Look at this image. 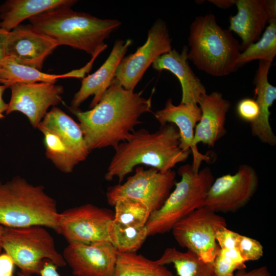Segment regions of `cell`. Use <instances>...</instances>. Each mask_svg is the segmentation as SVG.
Wrapping results in <instances>:
<instances>
[{
	"mask_svg": "<svg viewBox=\"0 0 276 276\" xmlns=\"http://www.w3.org/2000/svg\"><path fill=\"white\" fill-rule=\"evenodd\" d=\"M142 95V91L126 89L113 79L93 108L85 111L69 108L79 121L90 152L108 147L114 149L130 138L134 127L142 123L140 117L152 112V95L147 99Z\"/></svg>",
	"mask_w": 276,
	"mask_h": 276,
	"instance_id": "obj_1",
	"label": "cell"
},
{
	"mask_svg": "<svg viewBox=\"0 0 276 276\" xmlns=\"http://www.w3.org/2000/svg\"><path fill=\"white\" fill-rule=\"evenodd\" d=\"M180 135L175 125L168 123L151 133L145 129L134 131L130 138L114 149L115 153L104 177L111 181L117 177L121 183L125 176L140 165L162 172L172 170L178 163L186 162L190 151L179 147Z\"/></svg>",
	"mask_w": 276,
	"mask_h": 276,
	"instance_id": "obj_2",
	"label": "cell"
},
{
	"mask_svg": "<svg viewBox=\"0 0 276 276\" xmlns=\"http://www.w3.org/2000/svg\"><path fill=\"white\" fill-rule=\"evenodd\" d=\"M28 20L36 30L58 45H68L92 57L107 48L105 40L122 24L117 19H101L70 7L50 10Z\"/></svg>",
	"mask_w": 276,
	"mask_h": 276,
	"instance_id": "obj_3",
	"label": "cell"
},
{
	"mask_svg": "<svg viewBox=\"0 0 276 276\" xmlns=\"http://www.w3.org/2000/svg\"><path fill=\"white\" fill-rule=\"evenodd\" d=\"M188 43V60L210 75L225 76L240 67V43L229 30L217 24L213 14L195 18L190 27Z\"/></svg>",
	"mask_w": 276,
	"mask_h": 276,
	"instance_id": "obj_4",
	"label": "cell"
},
{
	"mask_svg": "<svg viewBox=\"0 0 276 276\" xmlns=\"http://www.w3.org/2000/svg\"><path fill=\"white\" fill-rule=\"evenodd\" d=\"M59 213L55 199L42 185L17 175L0 180V225L9 227L39 225L56 230Z\"/></svg>",
	"mask_w": 276,
	"mask_h": 276,
	"instance_id": "obj_5",
	"label": "cell"
},
{
	"mask_svg": "<svg viewBox=\"0 0 276 276\" xmlns=\"http://www.w3.org/2000/svg\"><path fill=\"white\" fill-rule=\"evenodd\" d=\"M180 180L176 182L163 205L152 212L146 224L148 235L153 236L171 231L175 224L195 210L204 206L208 192L215 178L211 169L195 172L191 165L178 169Z\"/></svg>",
	"mask_w": 276,
	"mask_h": 276,
	"instance_id": "obj_6",
	"label": "cell"
},
{
	"mask_svg": "<svg viewBox=\"0 0 276 276\" xmlns=\"http://www.w3.org/2000/svg\"><path fill=\"white\" fill-rule=\"evenodd\" d=\"M1 246L24 274L39 275L47 259L57 267L66 265L56 249L53 237L44 226H3Z\"/></svg>",
	"mask_w": 276,
	"mask_h": 276,
	"instance_id": "obj_7",
	"label": "cell"
},
{
	"mask_svg": "<svg viewBox=\"0 0 276 276\" xmlns=\"http://www.w3.org/2000/svg\"><path fill=\"white\" fill-rule=\"evenodd\" d=\"M226 226L223 217L203 206L179 221L171 231L180 246L193 252L204 263L213 264L220 248L216 233Z\"/></svg>",
	"mask_w": 276,
	"mask_h": 276,
	"instance_id": "obj_8",
	"label": "cell"
},
{
	"mask_svg": "<svg viewBox=\"0 0 276 276\" xmlns=\"http://www.w3.org/2000/svg\"><path fill=\"white\" fill-rule=\"evenodd\" d=\"M176 176L172 170L162 172L154 168L145 170L137 166L134 174L125 182L108 188L107 202L114 206L120 200L132 199L145 204L152 213L158 210L168 198L176 182Z\"/></svg>",
	"mask_w": 276,
	"mask_h": 276,
	"instance_id": "obj_9",
	"label": "cell"
},
{
	"mask_svg": "<svg viewBox=\"0 0 276 276\" xmlns=\"http://www.w3.org/2000/svg\"><path fill=\"white\" fill-rule=\"evenodd\" d=\"M114 212L91 203L59 213L55 231L68 243L93 244L109 241L108 229Z\"/></svg>",
	"mask_w": 276,
	"mask_h": 276,
	"instance_id": "obj_10",
	"label": "cell"
},
{
	"mask_svg": "<svg viewBox=\"0 0 276 276\" xmlns=\"http://www.w3.org/2000/svg\"><path fill=\"white\" fill-rule=\"evenodd\" d=\"M171 43L166 22L157 19L148 30L145 43L134 53L124 56L121 60L113 80L124 88L134 90L155 60L172 50Z\"/></svg>",
	"mask_w": 276,
	"mask_h": 276,
	"instance_id": "obj_11",
	"label": "cell"
},
{
	"mask_svg": "<svg viewBox=\"0 0 276 276\" xmlns=\"http://www.w3.org/2000/svg\"><path fill=\"white\" fill-rule=\"evenodd\" d=\"M259 178L251 166L240 165L234 174L214 179L208 192L204 206L216 212H233L245 205L254 195Z\"/></svg>",
	"mask_w": 276,
	"mask_h": 276,
	"instance_id": "obj_12",
	"label": "cell"
},
{
	"mask_svg": "<svg viewBox=\"0 0 276 276\" xmlns=\"http://www.w3.org/2000/svg\"><path fill=\"white\" fill-rule=\"evenodd\" d=\"M11 95L6 112L24 114L34 128H37L48 109L62 101L64 88L55 83L37 82L16 83L11 85Z\"/></svg>",
	"mask_w": 276,
	"mask_h": 276,
	"instance_id": "obj_13",
	"label": "cell"
},
{
	"mask_svg": "<svg viewBox=\"0 0 276 276\" xmlns=\"http://www.w3.org/2000/svg\"><path fill=\"white\" fill-rule=\"evenodd\" d=\"M62 256L74 276H113L118 251L109 241L71 242Z\"/></svg>",
	"mask_w": 276,
	"mask_h": 276,
	"instance_id": "obj_14",
	"label": "cell"
},
{
	"mask_svg": "<svg viewBox=\"0 0 276 276\" xmlns=\"http://www.w3.org/2000/svg\"><path fill=\"white\" fill-rule=\"evenodd\" d=\"M58 46L55 40L30 24H20L8 32L6 55L20 64L41 71L47 58Z\"/></svg>",
	"mask_w": 276,
	"mask_h": 276,
	"instance_id": "obj_15",
	"label": "cell"
},
{
	"mask_svg": "<svg viewBox=\"0 0 276 276\" xmlns=\"http://www.w3.org/2000/svg\"><path fill=\"white\" fill-rule=\"evenodd\" d=\"M201 110L198 105L180 103H173L172 99L167 100L164 108L156 111L154 116L160 126L172 123L177 128L180 135V148L183 151H190L193 155L192 167L198 172L203 162H212L210 153L200 152L194 144L195 129L201 118Z\"/></svg>",
	"mask_w": 276,
	"mask_h": 276,
	"instance_id": "obj_16",
	"label": "cell"
},
{
	"mask_svg": "<svg viewBox=\"0 0 276 276\" xmlns=\"http://www.w3.org/2000/svg\"><path fill=\"white\" fill-rule=\"evenodd\" d=\"M132 40L118 39L103 64L94 73L83 78L79 90L71 101L70 109H77L88 97L94 96L89 108L96 106L114 78L121 60L124 57Z\"/></svg>",
	"mask_w": 276,
	"mask_h": 276,
	"instance_id": "obj_17",
	"label": "cell"
},
{
	"mask_svg": "<svg viewBox=\"0 0 276 276\" xmlns=\"http://www.w3.org/2000/svg\"><path fill=\"white\" fill-rule=\"evenodd\" d=\"M198 105L201 113L195 129L194 144L213 147L226 133V118L231 104L221 93L213 91L201 96Z\"/></svg>",
	"mask_w": 276,
	"mask_h": 276,
	"instance_id": "obj_18",
	"label": "cell"
},
{
	"mask_svg": "<svg viewBox=\"0 0 276 276\" xmlns=\"http://www.w3.org/2000/svg\"><path fill=\"white\" fill-rule=\"evenodd\" d=\"M237 13L229 17V30L242 40L241 52L258 41L270 17L268 0H236Z\"/></svg>",
	"mask_w": 276,
	"mask_h": 276,
	"instance_id": "obj_19",
	"label": "cell"
},
{
	"mask_svg": "<svg viewBox=\"0 0 276 276\" xmlns=\"http://www.w3.org/2000/svg\"><path fill=\"white\" fill-rule=\"evenodd\" d=\"M188 51V47L186 45L180 53L175 49H172L156 59L152 66L157 71L168 70L178 78L182 90L180 103L198 105L199 99L206 94V91L189 65Z\"/></svg>",
	"mask_w": 276,
	"mask_h": 276,
	"instance_id": "obj_20",
	"label": "cell"
},
{
	"mask_svg": "<svg viewBox=\"0 0 276 276\" xmlns=\"http://www.w3.org/2000/svg\"><path fill=\"white\" fill-rule=\"evenodd\" d=\"M272 63L259 61L254 79L256 101L259 108L257 120L250 124L252 134L264 144L274 146L276 136L270 124V108L276 99V87L268 81V75Z\"/></svg>",
	"mask_w": 276,
	"mask_h": 276,
	"instance_id": "obj_21",
	"label": "cell"
},
{
	"mask_svg": "<svg viewBox=\"0 0 276 276\" xmlns=\"http://www.w3.org/2000/svg\"><path fill=\"white\" fill-rule=\"evenodd\" d=\"M97 55L93 56L92 59L84 67L62 74L45 73L37 69L20 64L11 57L7 56L0 68V84L9 88L11 85L16 83H56L60 78L68 77L83 78L91 70Z\"/></svg>",
	"mask_w": 276,
	"mask_h": 276,
	"instance_id": "obj_22",
	"label": "cell"
},
{
	"mask_svg": "<svg viewBox=\"0 0 276 276\" xmlns=\"http://www.w3.org/2000/svg\"><path fill=\"white\" fill-rule=\"evenodd\" d=\"M76 0H7L0 5V29L10 32L24 20L61 7H71Z\"/></svg>",
	"mask_w": 276,
	"mask_h": 276,
	"instance_id": "obj_23",
	"label": "cell"
},
{
	"mask_svg": "<svg viewBox=\"0 0 276 276\" xmlns=\"http://www.w3.org/2000/svg\"><path fill=\"white\" fill-rule=\"evenodd\" d=\"M40 124L56 133L81 162L87 157L90 151L79 124L60 108L53 107Z\"/></svg>",
	"mask_w": 276,
	"mask_h": 276,
	"instance_id": "obj_24",
	"label": "cell"
},
{
	"mask_svg": "<svg viewBox=\"0 0 276 276\" xmlns=\"http://www.w3.org/2000/svg\"><path fill=\"white\" fill-rule=\"evenodd\" d=\"M270 11L268 25L261 38L241 52L239 67L254 60L272 63L276 55V1L268 0Z\"/></svg>",
	"mask_w": 276,
	"mask_h": 276,
	"instance_id": "obj_25",
	"label": "cell"
},
{
	"mask_svg": "<svg viewBox=\"0 0 276 276\" xmlns=\"http://www.w3.org/2000/svg\"><path fill=\"white\" fill-rule=\"evenodd\" d=\"M156 261L163 265L172 264L178 276H217L213 264L204 263L188 250L182 252L174 247L167 248Z\"/></svg>",
	"mask_w": 276,
	"mask_h": 276,
	"instance_id": "obj_26",
	"label": "cell"
},
{
	"mask_svg": "<svg viewBox=\"0 0 276 276\" xmlns=\"http://www.w3.org/2000/svg\"><path fill=\"white\" fill-rule=\"evenodd\" d=\"M113 276H174L165 266L135 252H118Z\"/></svg>",
	"mask_w": 276,
	"mask_h": 276,
	"instance_id": "obj_27",
	"label": "cell"
},
{
	"mask_svg": "<svg viewBox=\"0 0 276 276\" xmlns=\"http://www.w3.org/2000/svg\"><path fill=\"white\" fill-rule=\"evenodd\" d=\"M43 136L45 156L60 171L72 172L80 160L54 132L39 124L37 128Z\"/></svg>",
	"mask_w": 276,
	"mask_h": 276,
	"instance_id": "obj_28",
	"label": "cell"
},
{
	"mask_svg": "<svg viewBox=\"0 0 276 276\" xmlns=\"http://www.w3.org/2000/svg\"><path fill=\"white\" fill-rule=\"evenodd\" d=\"M109 241L119 252H135L148 237L146 225L125 226L113 220L108 229Z\"/></svg>",
	"mask_w": 276,
	"mask_h": 276,
	"instance_id": "obj_29",
	"label": "cell"
},
{
	"mask_svg": "<svg viewBox=\"0 0 276 276\" xmlns=\"http://www.w3.org/2000/svg\"><path fill=\"white\" fill-rule=\"evenodd\" d=\"M114 206L113 221L125 226H145L151 213V211L145 204L132 199L120 200Z\"/></svg>",
	"mask_w": 276,
	"mask_h": 276,
	"instance_id": "obj_30",
	"label": "cell"
},
{
	"mask_svg": "<svg viewBox=\"0 0 276 276\" xmlns=\"http://www.w3.org/2000/svg\"><path fill=\"white\" fill-rule=\"evenodd\" d=\"M246 262L241 257L238 248H219L213 263L217 276H234L236 271L246 269Z\"/></svg>",
	"mask_w": 276,
	"mask_h": 276,
	"instance_id": "obj_31",
	"label": "cell"
},
{
	"mask_svg": "<svg viewBox=\"0 0 276 276\" xmlns=\"http://www.w3.org/2000/svg\"><path fill=\"white\" fill-rule=\"evenodd\" d=\"M237 248L246 261H256L263 255V247L258 240L240 235Z\"/></svg>",
	"mask_w": 276,
	"mask_h": 276,
	"instance_id": "obj_32",
	"label": "cell"
},
{
	"mask_svg": "<svg viewBox=\"0 0 276 276\" xmlns=\"http://www.w3.org/2000/svg\"><path fill=\"white\" fill-rule=\"evenodd\" d=\"M236 111L242 120L250 124L257 120L259 114V108L257 101L248 98L242 99L238 102Z\"/></svg>",
	"mask_w": 276,
	"mask_h": 276,
	"instance_id": "obj_33",
	"label": "cell"
},
{
	"mask_svg": "<svg viewBox=\"0 0 276 276\" xmlns=\"http://www.w3.org/2000/svg\"><path fill=\"white\" fill-rule=\"evenodd\" d=\"M240 235L225 227L217 232L216 240L220 249H232L237 247Z\"/></svg>",
	"mask_w": 276,
	"mask_h": 276,
	"instance_id": "obj_34",
	"label": "cell"
},
{
	"mask_svg": "<svg viewBox=\"0 0 276 276\" xmlns=\"http://www.w3.org/2000/svg\"><path fill=\"white\" fill-rule=\"evenodd\" d=\"M14 267L12 259L7 254H0V276H14Z\"/></svg>",
	"mask_w": 276,
	"mask_h": 276,
	"instance_id": "obj_35",
	"label": "cell"
},
{
	"mask_svg": "<svg viewBox=\"0 0 276 276\" xmlns=\"http://www.w3.org/2000/svg\"><path fill=\"white\" fill-rule=\"evenodd\" d=\"M234 276H271V274L267 266H262L250 271L246 269L238 270Z\"/></svg>",
	"mask_w": 276,
	"mask_h": 276,
	"instance_id": "obj_36",
	"label": "cell"
},
{
	"mask_svg": "<svg viewBox=\"0 0 276 276\" xmlns=\"http://www.w3.org/2000/svg\"><path fill=\"white\" fill-rule=\"evenodd\" d=\"M57 266L52 262L47 260L43 264V267L40 272V276H60L57 271ZM17 276H32L24 274L20 271L17 273Z\"/></svg>",
	"mask_w": 276,
	"mask_h": 276,
	"instance_id": "obj_37",
	"label": "cell"
},
{
	"mask_svg": "<svg viewBox=\"0 0 276 276\" xmlns=\"http://www.w3.org/2000/svg\"><path fill=\"white\" fill-rule=\"evenodd\" d=\"M8 32L0 29V68L6 55V43Z\"/></svg>",
	"mask_w": 276,
	"mask_h": 276,
	"instance_id": "obj_38",
	"label": "cell"
},
{
	"mask_svg": "<svg viewBox=\"0 0 276 276\" xmlns=\"http://www.w3.org/2000/svg\"><path fill=\"white\" fill-rule=\"evenodd\" d=\"M8 88L7 86L0 84V119L5 118L4 113L6 112L8 107V103H6L3 98L4 93Z\"/></svg>",
	"mask_w": 276,
	"mask_h": 276,
	"instance_id": "obj_39",
	"label": "cell"
},
{
	"mask_svg": "<svg viewBox=\"0 0 276 276\" xmlns=\"http://www.w3.org/2000/svg\"><path fill=\"white\" fill-rule=\"evenodd\" d=\"M208 1L218 8L226 9L235 5L236 0H209Z\"/></svg>",
	"mask_w": 276,
	"mask_h": 276,
	"instance_id": "obj_40",
	"label": "cell"
},
{
	"mask_svg": "<svg viewBox=\"0 0 276 276\" xmlns=\"http://www.w3.org/2000/svg\"><path fill=\"white\" fill-rule=\"evenodd\" d=\"M3 226L0 225V254L1 253V250L2 249L1 246V238L2 233L3 232Z\"/></svg>",
	"mask_w": 276,
	"mask_h": 276,
	"instance_id": "obj_41",
	"label": "cell"
}]
</instances>
